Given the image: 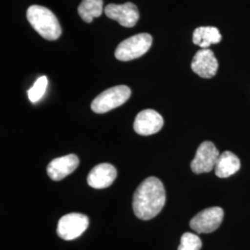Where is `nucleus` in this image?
Listing matches in <instances>:
<instances>
[{
	"mask_svg": "<svg viewBox=\"0 0 250 250\" xmlns=\"http://www.w3.org/2000/svg\"><path fill=\"white\" fill-rule=\"evenodd\" d=\"M89 224L88 217L81 213H69L64 215L59 221L57 232L64 240L70 241L81 236Z\"/></svg>",
	"mask_w": 250,
	"mask_h": 250,
	"instance_id": "39448f33",
	"label": "nucleus"
},
{
	"mask_svg": "<svg viewBox=\"0 0 250 250\" xmlns=\"http://www.w3.org/2000/svg\"><path fill=\"white\" fill-rule=\"evenodd\" d=\"M241 163L238 157L231 151H225L220 155L215 166V174L220 178L230 177L240 170Z\"/></svg>",
	"mask_w": 250,
	"mask_h": 250,
	"instance_id": "ddd939ff",
	"label": "nucleus"
},
{
	"mask_svg": "<svg viewBox=\"0 0 250 250\" xmlns=\"http://www.w3.org/2000/svg\"><path fill=\"white\" fill-rule=\"evenodd\" d=\"M224 219V210L220 207L206 208L197 213L190 222V227L197 233H209L219 228Z\"/></svg>",
	"mask_w": 250,
	"mask_h": 250,
	"instance_id": "423d86ee",
	"label": "nucleus"
},
{
	"mask_svg": "<svg viewBox=\"0 0 250 250\" xmlns=\"http://www.w3.org/2000/svg\"><path fill=\"white\" fill-rule=\"evenodd\" d=\"M201 248L202 242L198 235L192 232H186L181 237L178 250H200Z\"/></svg>",
	"mask_w": 250,
	"mask_h": 250,
	"instance_id": "f3484780",
	"label": "nucleus"
},
{
	"mask_svg": "<svg viewBox=\"0 0 250 250\" xmlns=\"http://www.w3.org/2000/svg\"><path fill=\"white\" fill-rule=\"evenodd\" d=\"M220 155L214 144L205 141L198 146L195 159L191 162V169L197 174L209 172L214 170Z\"/></svg>",
	"mask_w": 250,
	"mask_h": 250,
	"instance_id": "0eeeda50",
	"label": "nucleus"
},
{
	"mask_svg": "<svg viewBox=\"0 0 250 250\" xmlns=\"http://www.w3.org/2000/svg\"><path fill=\"white\" fill-rule=\"evenodd\" d=\"M103 12V0H83L78 7V13L85 22H92Z\"/></svg>",
	"mask_w": 250,
	"mask_h": 250,
	"instance_id": "2eb2a0df",
	"label": "nucleus"
},
{
	"mask_svg": "<svg viewBox=\"0 0 250 250\" xmlns=\"http://www.w3.org/2000/svg\"><path fill=\"white\" fill-rule=\"evenodd\" d=\"M164 121L159 112L153 109H145L135 117L134 129L140 135H151L160 132Z\"/></svg>",
	"mask_w": 250,
	"mask_h": 250,
	"instance_id": "9d476101",
	"label": "nucleus"
},
{
	"mask_svg": "<svg viewBox=\"0 0 250 250\" xmlns=\"http://www.w3.org/2000/svg\"><path fill=\"white\" fill-rule=\"evenodd\" d=\"M153 38L149 34L142 33L125 39L115 50L117 60L129 62L138 59L146 53L151 47Z\"/></svg>",
	"mask_w": 250,
	"mask_h": 250,
	"instance_id": "7ed1b4c3",
	"label": "nucleus"
},
{
	"mask_svg": "<svg viewBox=\"0 0 250 250\" xmlns=\"http://www.w3.org/2000/svg\"><path fill=\"white\" fill-rule=\"evenodd\" d=\"M192 71L201 78L209 79L215 76L219 68V62L214 53L209 48H201L198 50L191 63Z\"/></svg>",
	"mask_w": 250,
	"mask_h": 250,
	"instance_id": "1a4fd4ad",
	"label": "nucleus"
},
{
	"mask_svg": "<svg viewBox=\"0 0 250 250\" xmlns=\"http://www.w3.org/2000/svg\"><path fill=\"white\" fill-rule=\"evenodd\" d=\"M27 19L36 32L46 40H57L62 35V27L50 9L33 5L27 10Z\"/></svg>",
	"mask_w": 250,
	"mask_h": 250,
	"instance_id": "f03ea898",
	"label": "nucleus"
},
{
	"mask_svg": "<svg viewBox=\"0 0 250 250\" xmlns=\"http://www.w3.org/2000/svg\"><path fill=\"white\" fill-rule=\"evenodd\" d=\"M79 159L76 155L70 154L54 159L47 166V174L54 181H61L77 169Z\"/></svg>",
	"mask_w": 250,
	"mask_h": 250,
	"instance_id": "9b49d317",
	"label": "nucleus"
},
{
	"mask_svg": "<svg viewBox=\"0 0 250 250\" xmlns=\"http://www.w3.org/2000/svg\"><path fill=\"white\" fill-rule=\"evenodd\" d=\"M116 177L117 170L114 166L108 163H101L91 170L87 183L91 188L104 189L110 187Z\"/></svg>",
	"mask_w": 250,
	"mask_h": 250,
	"instance_id": "f8f14e48",
	"label": "nucleus"
},
{
	"mask_svg": "<svg viewBox=\"0 0 250 250\" xmlns=\"http://www.w3.org/2000/svg\"><path fill=\"white\" fill-rule=\"evenodd\" d=\"M221 40L222 35L216 27H198L193 33V43L201 48H208L209 45L218 44Z\"/></svg>",
	"mask_w": 250,
	"mask_h": 250,
	"instance_id": "4468645a",
	"label": "nucleus"
},
{
	"mask_svg": "<svg viewBox=\"0 0 250 250\" xmlns=\"http://www.w3.org/2000/svg\"><path fill=\"white\" fill-rule=\"evenodd\" d=\"M131 97V89L127 85H117L105 90L93 100L91 108L98 114L122 106Z\"/></svg>",
	"mask_w": 250,
	"mask_h": 250,
	"instance_id": "20e7f679",
	"label": "nucleus"
},
{
	"mask_svg": "<svg viewBox=\"0 0 250 250\" xmlns=\"http://www.w3.org/2000/svg\"><path fill=\"white\" fill-rule=\"evenodd\" d=\"M107 18L117 21L122 26L134 27L139 20V12L137 7L132 2H127L123 5L108 4L104 9Z\"/></svg>",
	"mask_w": 250,
	"mask_h": 250,
	"instance_id": "6e6552de",
	"label": "nucleus"
},
{
	"mask_svg": "<svg viewBox=\"0 0 250 250\" xmlns=\"http://www.w3.org/2000/svg\"><path fill=\"white\" fill-rule=\"evenodd\" d=\"M48 84V80L46 76L39 77L34 85L28 90V98L32 103H36L43 98L45 95V90Z\"/></svg>",
	"mask_w": 250,
	"mask_h": 250,
	"instance_id": "dca6fc26",
	"label": "nucleus"
},
{
	"mask_svg": "<svg viewBox=\"0 0 250 250\" xmlns=\"http://www.w3.org/2000/svg\"><path fill=\"white\" fill-rule=\"evenodd\" d=\"M166 201V193L160 179L148 177L136 188L133 198L134 214L140 220L148 221L161 211Z\"/></svg>",
	"mask_w": 250,
	"mask_h": 250,
	"instance_id": "f257e3e1",
	"label": "nucleus"
}]
</instances>
